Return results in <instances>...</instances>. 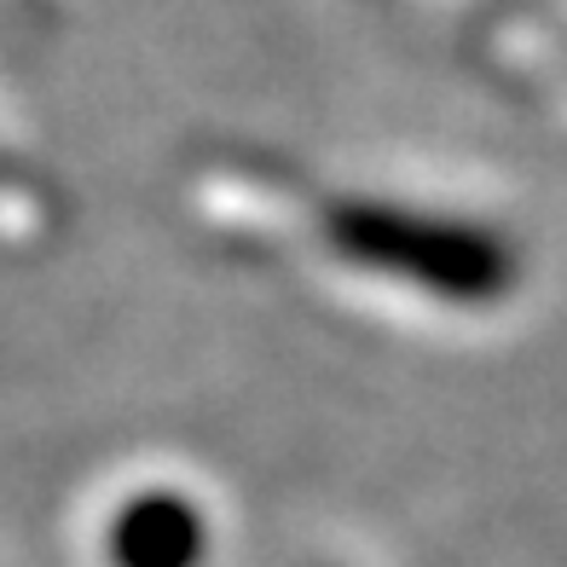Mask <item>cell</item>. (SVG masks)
<instances>
[{
	"instance_id": "cell-1",
	"label": "cell",
	"mask_w": 567,
	"mask_h": 567,
	"mask_svg": "<svg viewBox=\"0 0 567 567\" xmlns=\"http://www.w3.org/2000/svg\"><path fill=\"white\" fill-rule=\"evenodd\" d=\"M337 238L353 261L400 272L446 296H486L504 284V255L470 226H441L394 209H342Z\"/></svg>"
},
{
	"instance_id": "cell-2",
	"label": "cell",
	"mask_w": 567,
	"mask_h": 567,
	"mask_svg": "<svg viewBox=\"0 0 567 567\" xmlns=\"http://www.w3.org/2000/svg\"><path fill=\"white\" fill-rule=\"evenodd\" d=\"M111 550L122 567H192L203 550V527L186 504L174 498H140L122 509Z\"/></svg>"
}]
</instances>
